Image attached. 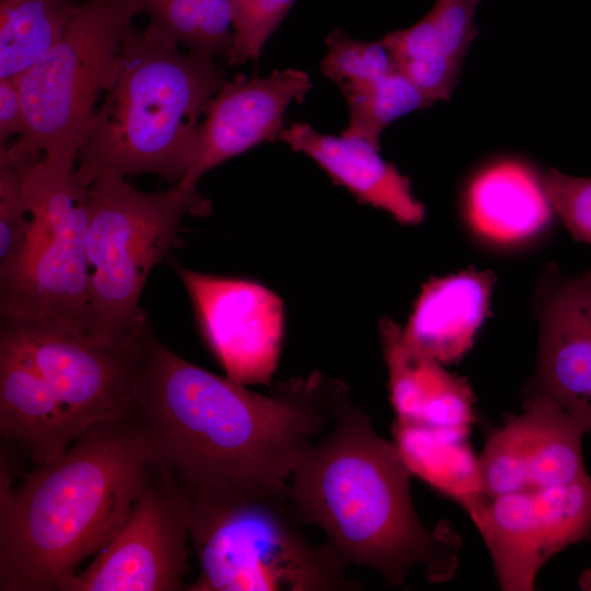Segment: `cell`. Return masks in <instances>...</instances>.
Listing matches in <instances>:
<instances>
[{
  "instance_id": "1",
  "label": "cell",
  "mask_w": 591,
  "mask_h": 591,
  "mask_svg": "<svg viewBox=\"0 0 591 591\" xmlns=\"http://www.w3.org/2000/svg\"><path fill=\"white\" fill-rule=\"evenodd\" d=\"M341 383L314 372L263 395L186 361L152 332L135 408L158 464L181 483L288 488L308 447L331 425Z\"/></svg>"
},
{
  "instance_id": "2",
  "label": "cell",
  "mask_w": 591,
  "mask_h": 591,
  "mask_svg": "<svg viewBox=\"0 0 591 591\" xmlns=\"http://www.w3.org/2000/svg\"><path fill=\"white\" fill-rule=\"evenodd\" d=\"M155 463L136 409L90 426L16 486L1 463L0 590L60 591L120 531Z\"/></svg>"
},
{
  "instance_id": "3",
  "label": "cell",
  "mask_w": 591,
  "mask_h": 591,
  "mask_svg": "<svg viewBox=\"0 0 591 591\" xmlns=\"http://www.w3.org/2000/svg\"><path fill=\"white\" fill-rule=\"evenodd\" d=\"M412 476L343 383L331 428L303 453L288 494L302 522L318 526L347 564L370 567L394 587L418 565L432 581L444 580L459 542L448 526L429 530L420 521Z\"/></svg>"
},
{
  "instance_id": "4",
  "label": "cell",
  "mask_w": 591,
  "mask_h": 591,
  "mask_svg": "<svg viewBox=\"0 0 591 591\" xmlns=\"http://www.w3.org/2000/svg\"><path fill=\"white\" fill-rule=\"evenodd\" d=\"M177 47L147 27L129 28L78 157L83 186L143 173L182 181L198 120L228 80L213 58Z\"/></svg>"
},
{
  "instance_id": "5",
  "label": "cell",
  "mask_w": 591,
  "mask_h": 591,
  "mask_svg": "<svg viewBox=\"0 0 591 591\" xmlns=\"http://www.w3.org/2000/svg\"><path fill=\"white\" fill-rule=\"evenodd\" d=\"M198 576L188 591H355L347 563L315 545L288 488L183 484Z\"/></svg>"
},
{
  "instance_id": "6",
  "label": "cell",
  "mask_w": 591,
  "mask_h": 591,
  "mask_svg": "<svg viewBox=\"0 0 591 591\" xmlns=\"http://www.w3.org/2000/svg\"><path fill=\"white\" fill-rule=\"evenodd\" d=\"M210 204L197 189L175 184L141 192L123 177L96 178L88 190L86 256L90 333L131 345L151 329L140 297L153 267L181 243L183 219L206 216Z\"/></svg>"
},
{
  "instance_id": "7",
  "label": "cell",
  "mask_w": 591,
  "mask_h": 591,
  "mask_svg": "<svg viewBox=\"0 0 591 591\" xmlns=\"http://www.w3.org/2000/svg\"><path fill=\"white\" fill-rule=\"evenodd\" d=\"M135 0H85L61 38L32 68L15 77L25 127L0 159L20 165L40 157L76 165L95 105L134 16Z\"/></svg>"
},
{
  "instance_id": "8",
  "label": "cell",
  "mask_w": 591,
  "mask_h": 591,
  "mask_svg": "<svg viewBox=\"0 0 591 591\" xmlns=\"http://www.w3.org/2000/svg\"><path fill=\"white\" fill-rule=\"evenodd\" d=\"M18 169L32 229L18 262L0 274V313L53 320L90 333L89 187L78 181L77 166L44 157Z\"/></svg>"
},
{
  "instance_id": "9",
  "label": "cell",
  "mask_w": 591,
  "mask_h": 591,
  "mask_svg": "<svg viewBox=\"0 0 591 591\" xmlns=\"http://www.w3.org/2000/svg\"><path fill=\"white\" fill-rule=\"evenodd\" d=\"M106 343L68 324L1 315L0 349L37 371L67 409L80 436L136 408L148 338Z\"/></svg>"
},
{
  "instance_id": "10",
  "label": "cell",
  "mask_w": 591,
  "mask_h": 591,
  "mask_svg": "<svg viewBox=\"0 0 591 591\" xmlns=\"http://www.w3.org/2000/svg\"><path fill=\"white\" fill-rule=\"evenodd\" d=\"M189 503L184 486L155 463L112 542L60 591L187 590Z\"/></svg>"
},
{
  "instance_id": "11",
  "label": "cell",
  "mask_w": 591,
  "mask_h": 591,
  "mask_svg": "<svg viewBox=\"0 0 591 591\" xmlns=\"http://www.w3.org/2000/svg\"><path fill=\"white\" fill-rule=\"evenodd\" d=\"M505 591H531L537 572L571 544L591 540V478L534 491L485 496L465 511Z\"/></svg>"
},
{
  "instance_id": "12",
  "label": "cell",
  "mask_w": 591,
  "mask_h": 591,
  "mask_svg": "<svg viewBox=\"0 0 591 591\" xmlns=\"http://www.w3.org/2000/svg\"><path fill=\"white\" fill-rule=\"evenodd\" d=\"M201 335L227 376L269 384L285 334V306L269 288L248 279L201 274L175 264Z\"/></svg>"
},
{
  "instance_id": "13",
  "label": "cell",
  "mask_w": 591,
  "mask_h": 591,
  "mask_svg": "<svg viewBox=\"0 0 591 591\" xmlns=\"http://www.w3.org/2000/svg\"><path fill=\"white\" fill-rule=\"evenodd\" d=\"M584 434L556 405L526 398L523 412L493 431L478 455L486 495L553 488L589 476L582 457Z\"/></svg>"
},
{
  "instance_id": "14",
  "label": "cell",
  "mask_w": 591,
  "mask_h": 591,
  "mask_svg": "<svg viewBox=\"0 0 591 591\" xmlns=\"http://www.w3.org/2000/svg\"><path fill=\"white\" fill-rule=\"evenodd\" d=\"M311 88L309 74L293 68L266 77L239 73L227 81L205 111L177 184L196 189L211 169L260 143L280 140L287 108L293 102L303 103Z\"/></svg>"
},
{
  "instance_id": "15",
  "label": "cell",
  "mask_w": 591,
  "mask_h": 591,
  "mask_svg": "<svg viewBox=\"0 0 591 591\" xmlns=\"http://www.w3.org/2000/svg\"><path fill=\"white\" fill-rule=\"evenodd\" d=\"M540 340L526 398L549 402L591 433V271L540 288Z\"/></svg>"
},
{
  "instance_id": "16",
  "label": "cell",
  "mask_w": 591,
  "mask_h": 591,
  "mask_svg": "<svg viewBox=\"0 0 591 591\" xmlns=\"http://www.w3.org/2000/svg\"><path fill=\"white\" fill-rule=\"evenodd\" d=\"M462 210L474 232L498 245L531 241L555 217L544 172L515 155L497 157L472 173L462 193Z\"/></svg>"
},
{
  "instance_id": "17",
  "label": "cell",
  "mask_w": 591,
  "mask_h": 591,
  "mask_svg": "<svg viewBox=\"0 0 591 591\" xmlns=\"http://www.w3.org/2000/svg\"><path fill=\"white\" fill-rule=\"evenodd\" d=\"M280 140L312 159L359 202L404 225L422 221L425 207L413 194L409 178L380 155V147L358 137L323 134L304 123H291Z\"/></svg>"
},
{
  "instance_id": "18",
  "label": "cell",
  "mask_w": 591,
  "mask_h": 591,
  "mask_svg": "<svg viewBox=\"0 0 591 591\" xmlns=\"http://www.w3.org/2000/svg\"><path fill=\"white\" fill-rule=\"evenodd\" d=\"M493 286L491 273L476 269L430 279L402 327L405 341L443 366L460 361L488 313Z\"/></svg>"
},
{
  "instance_id": "19",
  "label": "cell",
  "mask_w": 591,
  "mask_h": 591,
  "mask_svg": "<svg viewBox=\"0 0 591 591\" xmlns=\"http://www.w3.org/2000/svg\"><path fill=\"white\" fill-rule=\"evenodd\" d=\"M0 434L4 449L35 466L62 455L79 437L47 382L13 354L0 349Z\"/></svg>"
},
{
  "instance_id": "20",
  "label": "cell",
  "mask_w": 591,
  "mask_h": 591,
  "mask_svg": "<svg viewBox=\"0 0 591 591\" xmlns=\"http://www.w3.org/2000/svg\"><path fill=\"white\" fill-rule=\"evenodd\" d=\"M470 432L397 419L393 425V442L410 474L465 511L486 496Z\"/></svg>"
},
{
  "instance_id": "21",
  "label": "cell",
  "mask_w": 591,
  "mask_h": 591,
  "mask_svg": "<svg viewBox=\"0 0 591 591\" xmlns=\"http://www.w3.org/2000/svg\"><path fill=\"white\" fill-rule=\"evenodd\" d=\"M380 334L396 419L413 422L432 419L466 380L408 345L402 327L391 318L380 322Z\"/></svg>"
},
{
  "instance_id": "22",
  "label": "cell",
  "mask_w": 591,
  "mask_h": 591,
  "mask_svg": "<svg viewBox=\"0 0 591 591\" xmlns=\"http://www.w3.org/2000/svg\"><path fill=\"white\" fill-rule=\"evenodd\" d=\"M77 5L72 0H0V79L15 78L42 60Z\"/></svg>"
},
{
  "instance_id": "23",
  "label": "cell",
  "mask_w": 591,
  "mask_h": 591,
  "mask_svg": "<svg viewBox=\"0 0 591 591\" xmlns=\"http://www.w3.org/2000/svg\"><path fill=\"white\" fill-rule=\"evenodd\" d=\"M148 30L190 53L228 63L234 47L230 0H135Z\"/></svg>"
},
{
  "instance_id": "24",
  "label": "cell",
  "mask_w": 591,
  "mask_h": 591,
  "mask_svg": "<svg viewBox=\"0 0 591 591\" xmlns=\"http://www.w3.org/2000/svg\"><path fill=\"white\" fill-rule=\"evenodd\" d=\"M349 109L343 135L380 147L382 132L398 118L431 104L397 68L384 76L338 86Z\"/></svg>"
},
{
  "instance_id": "25",
  "label": "cell",
  "mask_w": 591,
  "mask_h": 591,
  "mask_svg": "<svg viewBox=\"0 0 591 591\" xmlns=\"http://www.w3.org/2000/svg\"><path fill=\"white\" fill-rule=\"evenodd\" d=\"M327 53L321 61V71L338 86L345 83L384 76L397 65L382 40L354 39L340 30L326 38Z\"/></svg>"
},
{
  "instance_id": "26",
  "label": "cell",
  "mask_w": 591,
  "mask_h": 591,
  "mask_svg": "<svg viewBox=\"0 0 591 591\" xmlns=\"http://www.w3.org/2000/svg\"><path fill=\"white\" fill-rule=\"evenodd\" d=\"M296 0H230L234 47L230 66L260 57Z\"/></svg>"
},
{
  "instance_id": "27",
  "label": "cell",
  "mask_w": 591,
  "mask_h": 591,
  "mask_svg": "<svg viewBox=\"0 0 591 591\" xmlns=\"http://www.w3.org/2000/svg\"><path fill=\"white\" fill-rule=\"evenodd\" d=\"M27 215L21 172L0 159V274L14 266L26 246L32 229Z\"/></svg>"
},
{
  "instance_id": "28",
  "label": "cell",
  "mask_w": 591,
  "mask_h": 591,
  "mask_svg": "<svg viewBox=\"0 0 591 591\" xmlns=\"http://www.w3.org/2000/svg\"><path fill=\"white\" fill-rule=\"evenodd\" d=\"M544 185L555 216L575 240L591 246V177L549 169Z\"/></svg>"
},
{
  "instance_id": "29",
  "label": "cell",
  "mask_w": 591,
  "mask_h": 591,
  "mask_svg": "<svg viewBox=\"0 0 591 591\" xmlns=\"http://www.w3.org/2000/svg\"><path fill=\"white\" fill-rule=\"evenodd\" d=\"M479 0H436L424 16L441 53L463 61L478 36L475 14Z\"/></svg>"
},
{
  "instance_id": "30",
  "label": "cell",
  "mask_w": 591,
  "mask_h": 591,
  "mask_svg": "<svg viewBox=\"0 0 591 591\" xmlns=\"http://www.w3.org/2000/svg\"><path fill=\"white\" fill-rule=\"evenodd\" d=\"M397 68L432 105L451 99L461 80L463 61L434 55L401 62Z\"/></svg>"
},
{
  "instance_id": "31",
  "label": "cell",
  "mask_w": 591,
  "mask_h": 591,
  "mask_svg": "<svg viewBox=\"0 0 591 591\" xmlns=\"http://www.w3.org/2000/svg\"><path fill=\"white\" fill-rule=\"evenodd\" d=\"M25 127L22 99L15 78L0 79V147Z\"/></svg>"
},
{
  "instance_id": "32",
  "label": "cell",
  "mask_w": 591,
  "mask_h": 591,
  "mask_svg": "<svg viewBox=\"0 0 591 591\" xmlns=\"http://www.w3.org/2000/svg\"><path fill=\"white\" fill-rule=\"evenodd\" d=\"M579 587L582 590L591 591V568L586 569L579 578Z\"/></svg>"
}]
</instances>
